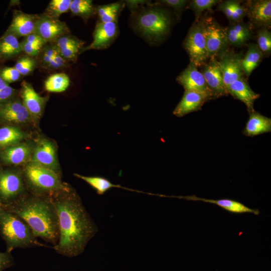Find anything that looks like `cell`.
I'll return each mask as SVG.
<instances>
[{
	"label": "cell",
	"instance_id": "27",
	"mask_svg": "<svg viewBox=\"0 0 271 271\" xmlns=\"http://www.w3.org/2000/svg\"><path fill=\"white\" fill-rule=\"evenodd\" d=\"M21 51V43L15 35L6 32L0 38V58L8 59L14 57Z\"/></svg>",
	"mask_w": 271,
	"mask_h": 271
},
{
	"label": "cell",
	"instance_id": "34",
	"mask_svg": "<svg viewBox=\"0 0 271 271\" xmlns=\"http://www.w3.org/2000/svg\"><path fill=\"white\" fill-rule=\"evenodd\" d=\"M257 47L263 56H268L271 52V33L268 29L260 28L257 35Z\"/></svg>",
	"mask_w": 271,
	"mask_h": 271
},
{
	"label": "cell",
	"instance_id": "13",
	"mask_svg": "<svg viewBox=\"0 0 271 271\" xmlns=\"http://www.w3.org/2000/svg\"><path fill=\"white\" fill-rule=\"evenodd\" d=\"M209 89L212 99L227 95L223 78L216 59H211L203 66L201 72Z\"/></svg>",
	"mask_w": 271,
	"mask_h": 271
},
{
	"label": "cell",
	"instance_id": "38",
	"mask_svg": "<svg viewBox=\"0 0 271 271\" xmlns=\"http://www.w3.org/2000/svg\"><path fill=\"white\" fill-rule=\"evenodd\" d=\"M245 16H246V10L245 6L241 5V1H235L230 23L241 21Z\"/></svg>",
	"mask_w": 271,
	"mask_h": 271
},
{
	"label": "cell",
	"instance_id": "17",
	"mask_svg": "<svg viewBox=\"0 0 271 271\" xmlns=\"http://www.w3.org/2000/svg\"><path fill=\"white\" fill-rule=\"evenodd\" d=\"M166 197L183 199L189 201H200L205 202L212 203L220 207L222 209L231 213H252L254 215H258L259 214V211L258 209H252L249 208L238 201L230 199H220L214 200L200 198L197 197L195 195L185 196H166Z\"/></svg>",
	"mask_w": 271,
	"mask_h": 271
},
{
	"label": "cell",
	"instance_id": "3",
	"mask_svg": "<svg viewBox=\"0 0 271 271\" xmlns=\"http://www.w3.org/2000/svg\"><path fill=\"white\" fill-rule=\"evenodd\" d=\"M146 1H127L135 29L149 41H160L169 34L172 19L167 10L158 6H144Z\"/></svg>",
	"mask_w": 271,
	"mask_h": 271
},
{
	"label": "cell",
	"instance_id": "22",
	"mask_svg": "<svg viewBox=\"0 0 271 271\" xmlns=\"http://www.w3.org/2000/svg\"><path fill=\"white\" fill-rule=\"evenodd\" d=\"M84 42L70 35H64L56 40L55 47L66 60L75 61L83 48Z\"/></svg>",
	"mask_w": 271,
	"mask_h": 271
},
{
	"label": "cell",
	"instance_id": "7",
	"mask_svg": "<svg viewBox=\"0 0 271 271\" xmlns=\"http://www.w3.org/2000/svg\"><path fill=\"white\" fill-rule=\"evenodd\" d=\"M22 176L13 171L0 172V203L3 209L27 195Z\"/></svg>",
	"mask_w": 271,
	"mask_h": 271
},
{
	"label": "cell",
	"instance_id": "20",
	"mask_svg": "<svg viewBox=\"0 0 271 271\" xmlns=\"http://www.w3.org/2000/svg\"><path fill=\"white\" fill-rule=\"evenodd\" d=\"M21 96L22 102L30 115L40 117L43 111L45 98L37 93L31 84L26 81L22 83Z\"/></svg>",
	"mask_w": 271,
	"mask_h": 271
},
{
	"label": "cell",
	"instance_id": "16",
	"mask_svg": "<svg viewBox=\"0 0 271 271\" xmlns=\"http://www.w3.org/2000/svg\"><path fill=\"white\" fill-rule=\"evenodd\" d=\"M211 98L199 92L185 90L183 97L173 111L174 115L182 117L201 109L203 105Z\"/></svg>",
	"mask_w": 271,
	"mask_h": 271
},
{
	"label": "cell",
	"instance_id": "35",
	"mask_svg": "<svg viewBox=\"0 0 271 271\" xmlns=\"http://www.w3.org/2000/svg\"><path fill=\"white\" fill-rule=\"evenodd\" d=\"M219 1L217 0H193L188 5L194 12L195 16V22L200 20L202 13L206 11L211 10V8L217 4Z\"/></svg>",
	"mask_w": 271,
	"mask_h": 271
},
{
	"label": "cell",
	"instance_id": "41",
	"mask_svg": "<svg viewBox=\"0 0 271 271\" xmlns=\"http://www.w3.org/2000/svg\"><path fill=\"white\" fill-rule=\"evenodd\" d=\"M14 264V260L11 253L0 251V271H4Z\"/></svg>",
	"mask_w": 271,
	"mask_h": 271
},
{
	"label": "cell",
	"instance_id": "39",
	"mask_svg": "<svg viewBox=\"0 0 271 271\" xmlns=\"http://www.w3.org/2000/svg\"><path fill=\"white\" fill-rule=\"evenodd\" d=\"M2 78L8 84L18 80L21 74L19 71L14 67L5 68L0 72Z\"/></svg>",
	"mask_w": 271,
	"mask_h": 271
},
{
	"label": "cell",
	"instance_id": "42",
	"mask_svg": "<svg viewBox=\"0 0 271 271\" xmlns=\"http://www.w3.org/2000/svg\"><path fill=\"white\" fill-rule=\"evenodd\" d=\"M21 45L22 51L31 56H35L38 55L42 47V46L30 44L24 41L21 43Z\"/></svg>",
	"mask_w": 271,
	"mask_h": 271
},
{
	"label": "cell",
	"instance_id": "30",
	"mask_svg": "<svg viewBox=\"0 0 271 271\" xmlns=\"http://www.w3.org/2000/svg\"><path fill=\"white\" fill-rule=\"evenodd\" d=\"M69 84L68 76L64 73H58L50 76L45 81L44 87L49 92H61L67 89Z\"/></svg>",
	"mask_w": 271,
	"mask_h": 271
},
{
	"label": "cell",
	"instance_id": "11",
	"mask_svg": "<svg viewBox=\"0 0 271 271\" xmlns=\"http://www.w3.org/2000/svg\"><path fill=\"white\" fill-rule=\"evenodd\" d=\"M69 31L67 25L58 19L44 15L38 17L35 33L46 42L57 40Z\"/></svg>",
	"mask_w": 271,
	"mask_h": 271
},
{
	"label": "cell",
	"instance_id": "24",
	"mask_svg": "<svg viewBox=\"0 0 271 271\" xmlns=\"http://www.w3.org/2000/svg\"><path fill=\"white\" fill-rule=\"evenodd\" d=\"M270 131L271 119L254 111L249 113L242 133L245 136L252 137Z\"/></svg>",
	"mask_w": 271,
	"mask_h": 271
},
{
	"label": "cell",
	"instance_id": "8",
	"mask_svg": "<svg viewBox=\"0 0 271 271\" xmlns=\"http://www.w3.org/2000/svg\"><path fill=\"white\" fill-rule=\"evenodd\" d=\"M202 20L209 59H216L226 51L228 45L226 28L220 25L212 17H204Z\"/></svg>",
	"mask_w": 271,
	"mask_h": 271
},
{
	"label": "cell",
	"instance_id": "48",
	"mask_svg": "<svg viewBox=\"0 0 271 271\" xmlns=\"http://www.w3.org/2000/svg\"><path fill=\"white\" fill-rule=\"evenodd\" d=\"M1 59V58H0Z\"/></svg>",
	"mask_w": 271,
	"mask_h": 271
},
{
	"label": "cell",
	"instance_id": "1",
	"mask_svg": "<svg viewBox=\"0 0 271 271\" xmlns=\"http://www.w3.org/2000/svg\"><path fill=\"white\" fill-rule=\"evenodd\" d=\"M58 218L59 239L53 248L61 255L73 257L81 254L97 227L79 197L68 186L51 196Z\"/></svg>",
	"mask_w": 271,
	"mask_h": 271
},
{
	"label": "cell",
	"instance_id": "36",
	"mask_svg": "<svg viewBox=\"0 0 271 271\" xmlns=\"http://www.w3.org/2000/svg\"><path fill=\"white\" fill-rule=\"evenodd\" d=\"M36 62L33 59L29 57H24L18 60L14 67L21 75H27L34 70Z\"/></svg>",
	"mask_w": 271,
	"mask_h": 271
},
{
	"label": "cell",
	"instance_id": "44",
	"mask_svg": "<svg viewBox=\"0 0 271 271\" xmlns=\"http://www.w3.org/2000/svg\"><path fill=\"white\" fill-rule=\"evenodd\" d=\"M15 92V90L9 85L0 89V103L5 102L11 97Z\"/></svg>",
	"mask_w": 271,
	"mask_h": 271
},
{
	"label": "cell",
	"instance_id": "4",
	"mask_svg": "<svg viewBox=\"0 0 271 271\" xmlns=\"http://www.w3.org/2000/svg\"><path fill=\"white\" fill-rule=\"evenodd\" d=\"M0 234L5 241L6 251L16 248L46 247L37 239L29 225L21 218L0 208Z\"/></svg>",
	"mask_w": 271,
	"mask_h": 271
},
{
	"label": "cell",
	"instance_id": "21",
	"mask_svg": "<svg viewBox=\"0 0 271 271\" xmlns=\"http://www.w3.org/2000/svg\"><path fill=\"white\" fill-rule=\"evenodd\" d=\"M31 115L19 100L6 102L0 105V118L7 121L22 123L28 121Z\"/></svg>",
	"mask_w": 271,
	"mask_h": 271
},
{
	"label": "cell",
	"instance_id": "25",
	"mask_svg": "<svg viewBox=\"0 0 271 271\" xmlns=\"http://www.w3.org/2000/svg\"><path fill=\"white\" fill-rule=\"evenodd\" d=\"M32 152V146L23 143L10 146L2 154L3 160L12 165H20L26 162Z\"/></svg>",
	"mask_w": 271,
	"mask_h": 271
},
{
	"label": "cell",
	"instance_id": "2",
	"mask_svg": "<svg viewBox=\"0 0 271 271\" xmlns=\"http://www.w3.org/2000/svg\"><path fill=\"white\" fill-rule=\"evenodd\" d=\"M4 209L23 219L37 238L57 244L58 218L51 197L27 194Z\"/></svg>",
	"mask_w": 271,
	"mask_h": 271
},
{
	"label": "cell",
	"instance_id": "14",
	"mask_svg": "<svg viewBox=\"0 0 271 271\" xmlns=\"http://www.w3.org/2000/svg\"><path fill=\"white\" fill-rule=\"evenodd\" d=\"M246 16L252 24L261 28L268 29L271 24V1H247Z\"/></svg>",
	"mask_w": 271,
	"mask_h": 271
},
{
	"label": "cell",
	"instance_id": "19",
	"mask_svg": "<svg viewBox=\"0 0 271 271\" xmlns=\"http://www.w3.org/2000/svg\"><path fill=\"white\" fill-rule=\"evenodd\" d=\"M39 16L16 11L7 32L16 36H27L35 32L36 21Z\"/></svg>",
	"mask_w": 271,
	"mask_h": 271
},
{
	"label": "cell",
	"instance_id": "43",
	"mask_svg": "<svg viewBox=\"0 0 271 271\" xmlns=\"http://www.w3.org/2000/svg\"><path fill=\"white\" fill-rule=\"evenodd\" d=\"M66 62V60L58 53L53 58L48 65L53 68H59L65 66Z\"/></svg>",
	"mask_w": 271,
	"mask_h": 271
},
{
	"label": "cell",
	"instance_id": "31",
	"mask_svg": "<svg viewBox=\"0 0 271 271\" xmlns=\"http://www.w3.org/2000/svg\"><path fill=\"white\" fill-rule=\"evenodd\" d=\"M25 138V134L19 128L6 126L0 128V147L15 145Z\"/></svg>",
	"mask_w": 271,
	"mask_h": 271
},
{
	"label": "cell",
	"instance_id": "10",
	"mask_svg": "<svg viewBox=\"0 0 271 271\" xmlns=\"http://www.w3.org/2000/svg\"><path fill=\"white\" fill-rule=\"evenodd\" d=\"M119 35L117 22L97 23L93 32V41L87 47L82 49L83 51L95 49L103 50L108 48Z\"/></svg>",
	"mask_w": 271,
	"mask_h": 271
},
{
	"label": "cell",
	"instance_id": "28",
	"mask_svg": "<svg viewBox=\"0 0 271 271\" xmlns=\"http://www.w3.org/2000/svg\"><path fill=\"white\" fill-rule=\"evenodd\" d=\"M124 7V3L115 2L95 7V14L98 16L99 22H117L118 16Z\"/></svg>",
	"mask_w": 271,
	"mask_h": 271
},
{
	"label": "cell",
	"instance_id": "45",
	"mask_svg": "<svg viewBox=\"0 0 271 271\" xmlns=\"http://www.w3.org/2000/svg\"><path fill=\"white\" fill-rule=\"evenodd\" d=\"M24 41L30 44L42 46L46 43L44 40L35 33H32L26 36Z\"/></svg>",
	"mask_w": 271,
	"mask_h": 271
},
{
	"label": "cell",
	"instance_id": "46",
	"mask_svg": "<svg viewBox=\"0 0 271 271\" xmlns=\"http://www.w3.org/2000/svg\"><path fill=\"white\" fill-rule=\"evenodd\" d=\"M57 53L58 52L55 46L46 49L43 57L44 62L48 64Z\"/></svg>",
	"mask_w": 271,
	"mask_h": 271
},
{
	"label": "cell",
	"instance_id": "12",
	"mask_svg": "<svg viewBox=\"0 0 271 271\" xmlns=\"http://www.w3.org/2000/svg\"><path fill=\"white\" fill-rule=\"evenodd\" d=\"M176 81L183 87L185 90L203 93L212 99L203 74L192 63H189L187 68L176 78Z\"/></svg>",
	"mask_w": 271,
	"mask_h": 271
},
{
	"label": "cell",
	"instance_id": "6",
	"mask_svg": "<svg viewBox=\"0 0 271 271\" xmlns=\"http://www.w3.org/2000/svg\"><path fill=\"white\" fill-rule=\"evenodd\" d=\"M183 44L190 63L197 67L203 66L207 63L209 57L203 34L202 19L195 22L190 28Z\"/></svg>",
	"mask_w": 271,
	"mask_h": 271
},
{
	"label": "cell",
	"instance_id": "29",
	"mask_svg": "<svg viewBox=\"0 0 271 271\" xmlns=\"http://www.w3.org/2000/svg\"><path fill=\"white\" fill-rule=\"evenodd\" d=\"M74 175L91 186L98 195H103L106 192L112 188H121L120 185L112 183L107 179L100 176H85L78 174Z\"/></svg>",
	"mask_w": 271,
	"mask_h": 271
},
{
	"label": "cell",
	"instance_id": "18",
	"mask_svg": "<svg viewBox=\"0 0 271 271\" xmlns=\"http://www.w3.org/2000/svg\"><path fill=\"white\" fill-rule=\"evenodd\" d=\"M227 94L242 101L246 105L249 113L255 111L253 108L254 101L260 95L254 92L243 78L239 79L228 87Z\"/></svg>",
	"mask_w": 271,
	"mask_h": 271
},
{
	"label": "cell",
	"instance_id": "32",
	"mask_svg": "<svg viewBox=\"0 0 271 271\" xmlns=\"http://www.w3.org/2000/svg\"><path fill=\"white\" fill-rule=\"evenodd\" d=\"M70 10L73 15L83 19H87L95 14V7L90 0H73Z\"/></svg>",
	"mask_w": 271,
	"mask_h": 271
},
{
	"label": "cell",
	"instance_id": "26",
	"mask_svg": "<svg viewBox=\"0 0 271 271\" xmlns=\"http://www.w3.org/2000/svg\"><path fill=\"white\" fill-rule=\"evenodd\" d=\"M263 56L257 45L250 44L248 50L241 60V67L243 74L248 77L258 66Z\"/></svg>",
	"mask_w": 271,
	"mask_h": 271
},
{
	"label": "cell",
	"instance_id": "15",
	"mask_svg": "<svg viewBox=\"0 0 271 271\" xmlns=\"http://www.w3.org/2000/svg\"><path fill=\"white\" fill-rule=\"evenodd\" d=\"M32 163L37 164L57 172L58 164L54 145L47 140H41L35 148Z\"/></svg>",
	"mask_w": 271,
	"mask_h": 271
},
{
	"label": "cell",
	"instance_id": "47",
	"mask_svg": "<svg viewBox=\"0 0 271 271\" xmlns=\"http://www.w3.org/2000/svg\"><path fill=\"white\" fill-rule=\"evenodd\" d=\"M3 208V207H2V205H1V204L0 203V208Z\"/></svg>",
	"mask_w": 271,
	"mask_h": 271
},
{
	"label": "cell",
	"instance_id": "37",
	"mask_svg": "<svg viewBox=\"0 0 271 271\" xmlns=\"http://www.w3.org/2000/svg\"><path fill=\"white\" fill-rule=\"evenodd\" d=\"M158 2L160 4L172 8L179 17H180L184 9L189 3V1L186 0H162Z\"/></svg>",
	"mask_w": 271,
	"mask_h": 271
},
{
	"label": "cell",
	"instance_id": "9",
	"mask_svg": "<svg viewBox=\"0 0 271 271\" xmlns=\"http://www.w3.org/2000/svg\"><path fill=\"white\" fill-rule=\"evenodd\" d=\"M219 57L220 59L217 61L223 75L226 91L231 83L243 78L241 67L242 55L226 51Z\"/></svg>",
	"mask_w": 271,
	"mask_h": 271
},
{
	"label": "cell",
	"instance_id": "23",
	"mask_svg": "<svg viewBox=\"0 0 271 271\" xmlns=\"http://www.w3.org/2000/svg\"><path fill=\"white\" fill-rule=\"evenodd\" d=\"M228 45L239 47L244 45L251 38L250 27L242 21L231 23L226 28Z\"/></svg>",
	"mask_w": 271,
	"mask_h": 271
},
{
	"label": "cell",
	"instance_id": "5",
	"mask_svg": "<svg viewBox=\"0 0 271 271\" xmlns=\"http://www.w3.org/2000/svg\"><path fill=\"white\" fill-rule=\"evenodd\" d=\"M26 183L34 195L51 197L67 186L62 183L56 172L31 163L25 169Z\"/></svg>",
	"mask_w": 271,
	"mask_h": 271
},
{
	"label": "cell",
	"instance_id": "33",
	"mask_svg": "<svg viewBox=\"0 0 271 271\" xmlns=\"http://www.w3.org/2000/svg\"><path fill=\"white\" fill-rule=\"evenodd\" d=\"M71 0H52L46 10L47 16L57 19L62 14L70 10Z\"/></svg>",
	"mask_w": 271,
	"mask_h": 271
},
{
	"label": "cell",
	"instance_id": "40",
	"mask_svg": "<svg viewBox=\"0 0 271 271\" xmlns=\"http://www.w3.org/2000/svg\"><path fill=\"white\" fill-rule=\"evenodd\" d=\"M235 1H220L217 10L222 12L228 19L231 20Z\"/></svg>",
	"mask_w": 271,
	"mask_h": 271
}]
</instances>
